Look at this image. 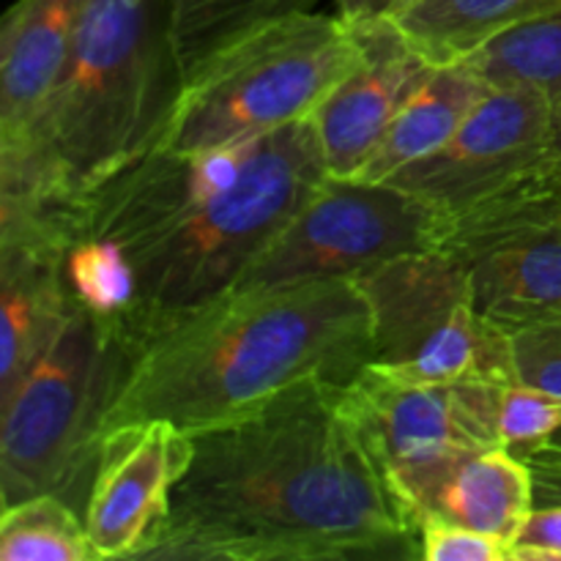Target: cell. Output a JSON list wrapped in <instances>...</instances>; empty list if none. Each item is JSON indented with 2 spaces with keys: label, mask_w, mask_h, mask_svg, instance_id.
<instances>
[{
  "label": "cell",
  "mask_w": 561,
  "mask_h": 561,
  "mask_svg": "<svg viewBox=\"0 0 561 561\" xmlns=\"http://www.w3.org/2000/svg\"><path fill=\"white\" fill-rule=\"evenodd\" d=\"M409 3H414V0H400V3H398V9H394L392 14H398V11H400V9H405V5H409Z\"/></svg>",
  "instance_id": "obj_31"
},
{
  "label": "cell",
  "mask_w": 561,
  "mask_h": 561,
  "mask_svg": "<svg viewBox=\"0 0 561 561\" xmlns=\"http://www.w3.org/2000/svg\"><path fill=\"white\" fill-rule=\"evenodd\" d=\"M3 561H96L85 518L58 493L25 499L0 515Z\"/></svg>",
  "instance_id": "obj_20"
},
{
  "label": "cell",
  "mask_w": 561,
  "mask_h": 561,
  "mask_svg": "<svg viewBox=\"0 0 561 561\" xmlns=\"http://www.w3.org/2000/svg\"><path fill=\"white\" fill-rule=\"evenodd\" d=\"M370 362V307L354 279L228 294L131 354L102 442L153 420L201 433L305 381L348 387Z\"/></svg>",
  "instance_id": "obj_3"
},
{
  "label": "cell",
  "mask_w": 561,
  "mask_h": 561,
  "mask_svg": "<svg viewBox=\"0 0 561 561\" xmlns=\"http://www.w3.org/2000/svg\"><path fill=\"white\" fill-rule=\"evenodd\" d=\"M557 9L561 0H414L392 16L433 66H444L466 60L499 33Z\"/></svg>",
  "instance_id": "obj_17"
},
{
  "label": "cell",
  "mask_w": 561,
  "mask_h": 561,
  "mask_svg": "<svg viewBox=\"0 0 561 561\" xmlns=\"http://www.w3.org/2000/svg\"><path fill=\"white\" fill-rule=\"evenodd\" d=\"M334 3H337V14H343L345 20L362 22L376 20V16H392L400 0H334Z\"/></svg>",
  "instance_id": "obj_27"
},
{
  "label": "cell",
  "mask_w": 561,
  "mask_h": 561,
  "mask_svg": "<svg viewBox=\"0 0 561 561\" xmlns=\"http://www.w3.org/2000/svg\"><path fill=\"white\" fill-rule=\"evenodd\" d=\"M515 561H559L561 559V504L535 507L513 537Z\"/></svg>",
  "instance_id": "obj_25"
},
{
  "label": "cell",
  "mask_w": 561,
  "mask_h": 561,
  "mask_svg": "<svg viewBox=\"0 0 561 561\" xmlns=\"http://www.w3.org/2000/svg\"><path fill=\"white\" fill-rule=\"evenodd\" d=\"M329 179L312 121L208 151L153 148L85 195L77 236L110 239L137 277L121 337L140 348L228 296Z\"/></svg>",
  "instance_id": "obj_2"
},
{
  "label": "cell",
  "mask_w": 561,
  "mask_h": 561,
  "mask_svg": "<svg viewBox=\"0 0 561 561\" xmlns=\"http://www.w3.org/2000/svg\"><path fill=\"white\" fill-rule=\"evenodd\" d=\"M359 55V38L343 14L305 11L268 22L186 77L157 148H228L310 121Z\"/></svg>",
  "instance_id": "obj_5"
},
{
  "label": "cell",
  "mask_w": 561,
  "mask_h": 561,
  "mask_svg": "<svg viewBox=\"0 0 561 561\" xmlns=\"http://www.w3.org/2000/svg\"><path fill=\"white\" fill-rule=\"evenodd\" d=\"M546 447H551V449H559V453H561V427H559L557 433H553L551 438H548V444H546Z\"/></svg>",
  "instance_id": "obj_29"
},
{
  "label": "cell",
  "mask_w": 561,
  "mask_h": 561,
  "mask_svg": "<svg viewBox=\"0 0 561 561\" xmlns=\"http://www.w3.org/2000/svg\"><path fill=\"white\" fill-rule=\"evenodd\" d=\"M488 91L491 85L466 60L433 66L425 82L394 115L383 140L356 179L383 184L409 164L431 157L460 129Z\"/></svg>",
  "instance_id": "obj_16"
},
{
  "label": "cell",
  "mask_w": 561,
  "mask_h": 561,
  "mask_svg": "<svg viewBox=\"0 0 561 561\" xmlns=\"http://www.w3.org/2000/svg\"><path fill=\"white\" fill-rule=\"evenodd\" d=\"M190 436L186 469L135 559H422L420 529L337 383L305 381Z\"/></svg>",
  "instance_id": "obj_1"
},
{
  "label": "cell",
  "mask_w": 561,
  "mask_h": 561,
  "mask_svg": "<svg viewBox=\"0 0 561 561\" xmlns=\"http://www.w3.org/2000/svg\"><path fill=\"white\" fill-rule=\"evenodd\" d=\"M351 25L362 47L359 64L310 118L332 179H356L362 173L394 115L433 71L431 60L409 42L394 16Z\"/></svg>",
  "instance_id": "obj_13"
},
{
  "label": "cell",
  "mask_w": 561,
  "mask_h": 561,
  "mask_svg": "<svg viewBox=\"0 0 561 561\" xmlns=\"http://www.w3.org/2000/svg\"><path fill=\"white\" fill-rule=\"evenodd\" d=\"M557 197H559V208H561V162H557Z\"/></svg>",
  "instance_id": "obj_30"
},
{
  "label": "cell",
  "mask_w": 561,
  "mask_h": 561,
  "mask_svg": "<svg viewBox=\"0 0 561 561\" xmlns=\"http://www.w3.org/2000/svg\"><path fill=\"white\" fill-rule=\"evenodd\" d=\"M184 91L164 0H85L64 77L0 197L77 201L159 146Z\"/></svg>",
  "instance_id": "obj_4"
},
{
  "label": "cell",
  "mask_w": 561,
  "mask_h": 561,
  "mask_svg": "<svg viewBox=\"0 0 561 561\" xmlns=\"http://www.w3.org/2000/svg\"><path fill=\"white\" fill-rule=\"evenodd\" d=\"M436 250L469 274L474 305L515 334L561 321V208L557 159L502 195L438 225Z\"/></svg>",
  "instance_id": "obj_8"
},
{
  "label": "cell",
  "mask_w": 561,
  "mask_h": 561,
  "mask_svg": "<svg viewBox=\"0 0 561 561\" xmlns=\"http://www.w3.org/2000/svg\"><path fill=\"white\" fill-rule=\"evenodd\" d=\"M466 64L491 88L540 91L561 102V9L515 25L482 44Z\"/></svg>",
  "instance_id": "obj_19"
},
{
  "label": "cell",
  "mask_w": 561,
  "mask_h": 561,
  "mask_svg": "<svg viewBox=\"0 0 561 561\" xmlns=\"http://www.w3.org/2000/svg\"><path fill=\"white\" fill-rule=\"evenodd\" d=\"M425 561H504L513 559L510 542L488 531L453 524H425L420 529Z\"/></svg>",
  "instance_id": "obj_24"
},
{
  "label": "cell",
  "mask_w": 561,
  "mask_h": 561,
  "mask_svg": "<svg viewBox=\"0 0 561 561\" xmlns=\"http://www.w3.org/2000/svg\"><path fill=\"white\" fill-rule=\"evenodd\" d=\"M85 0H16L0 25V162L31 151Z\"/></svg>",
  "instance_id": "obj_15"
},
{
  "label": "cell",
  "mask_w": 561,
  "mask_h": 561,
  "mask_svg": "<svg viewBox=\"0 0 561 561\" xmlns=\"http://www.w3.org/2000/svg\"><path fill=\"white\" fill-rule=\"evenodd\" d=\"M131 345L80 310L53 348L0 394V504L58 493L82 513Z\"/></svg>",
  "instance_id": "obj_6"
},
{
  "label": "cell",
  "mask_w": 561,
  "mask_h": 561,
  "mask_svg": "<svg viewBox=\"0 0 561 561\" xmlns=\"http://www.w3.org/2000/svg\"><path fill=\"white\" fill-rule=\"evenodd\" d=\"M190 453V433L164 420L104 436L82 507L96 561L135 559L162 520Z\"/></svg>",
  "instance_id": "obj_12"
},
{
  "label": "cell",
  "mask_w": 561,
  "mask_h": 561,
  "mask_svg": "<svg viewBox=\"0 0 561 561\" xmlns=\"http://www.w3.org/2000/svg\"><path fill=\"white\" fill-rule=\"evenodd\" d=\"M318 3L321 0H164L184 80L236 38L268 22L316 11Z\"/></svg>",
  "instance_id": "obj_18"
},
{
  "label": "cell",
  "mask_w": 561,
  "mask_h": 561,
  "mask_svg": "<svg viewBox=\"0 0 561 561\" xmlns=\"http://www.w3.org/2000/svg\"><path fill=\"white\" fill-rule=\"evenodd\" d=\"M64 279L77 310L96 316L121 334L137 296V277L110 239L71 236L64 252Z\"/></svg>",
  "instance_id": "obj_21"
},
{
  "label": "cell",
  "mask_w": 561,
  "mask_h": 561,
  "mask_svg": "<svg viewBox=\"0 0 561 561\" xmlns=\"http://www.w3.org/2000/svg\"><path fill=\"white\" fill-rule=\"evenodd\" d=\"M561 427V398L529 383L513 381L499 400V442L518 458L546 447Z\"/></svg>",
  "instance_id": "obj_22"
},
{
  "label": "cell",
  "mask_w": 561,
  "mask_h": 561,
  "mask_svg": "<svg viewBox=\"0 0 561 561\" xmlns=\"http://www.w3.org/2000/svg\"><path fill=\"white\" fill-rule=\"evenodd\" d=\"M394 496L416 529L453 524L488 531L513 546L535 510L529 463L507 447H477L444 455L389 477Z\"/></svg>",
  "instance_id": "obj_14"
},
{
  "label": "cell",
  "mask_w": 561,
  "mask_h": 561,
  "mask_svg": "<svg viewBox=\"0 0 561 561\" xmlns=\"http://www.w3.org/2000/svg\"><path fill=\"white\" fill-rule=\"evenodd\" d=\"M504 387L482 378L409 381L367 365L343 387V400L389 480L460 449L502 447L499 400Z\"/></svg>",
  "instance_id": "obj_11"
},
{
  "label": "cell",
  "mask_w": 561,
  "mask_h": 561,
  "mask_svg": "<svg viewBox=\"0 0 561 561\" xmlns=\"http://www.w3.org/2000/svg\"><path fill=\"white\" fill-rule=\"evenodd\" d=\"M442 217L392 184L329 175L230 294L354 279L405 252L436 250Z\"/></svg>",
  "instance_id": "obj_9"
},
{
  "label": "cell",
  "mask_w": 561,
  "mask_h": 561,
  "mask_svg": "<svg viewBox=\"0 0 561 561\" xmlns=\"http://www.w3.org/2000/svg\"><path fill=\"white\" fill-rule=\"evenodd\" d=\"M531 477H535V507L561 504V453L551 447H540L526 455Z\"/></svg>",
  "instance_id": "obj_26"
},
{
  "label": "cell",
  "mask_w": 561,
  "mask_h": 561,
  "mask_svg": "<svg viewBox=\"0 0 561 561\" xmlns=\"http://www.w3.org/2000/svg\"><path fill=\"white\" fill-rule=\"evenodd\" d=\"M513 359L520 383L561 398V321L515 332Z\"/></svg>",
  "instance_id": "obj_23"
},
{
  "label": "cell",
  "mask_w": 561,
  "mask_h": 561,
  "mask_svg": "<svg viewBox=\"0 0 561 561\" xmlns=\"http://www.w3.org/2000/svg\"><path fill=\"white\" fill-rule=\"evenodd\" d=\"M354 283L370 307V365L425 383L518 381L513 334L477 310L469 274L447 252H405Z\"/></svg>",
  "instance_id": "obj_7"
},
{
  "label": "cell",
  "mask_w": 561,
  "mask_h": 561,
  "mask_svg": "<svg viewBox=\"0 0 561 561\" xmlns=\"http://www.w3.org/2000/svg\"><path fill=\"white\" fill-rule=\"evenodd\" d=\"M553 107L540 91L491 88L438 151L387 184L409 192L442 219L458 217L557 159Z\"/></svg>",
  "instance_id": "obj_10"
},
{
  "label": "cell",
  "mask_w": 561,
  "mask_h": 561,
  "mask_svg": "<svg viewBox=\"0 0 561 561\" xmlns=\"http://www.w3.org/2000/svg\"><path fill=\"white\" fill-rule=\"evenodd\" d=\"M553 153L557 162H561V102L553 107Z\"/></svg>",
  "instance_id": "obj_28"
}]
</instances>
